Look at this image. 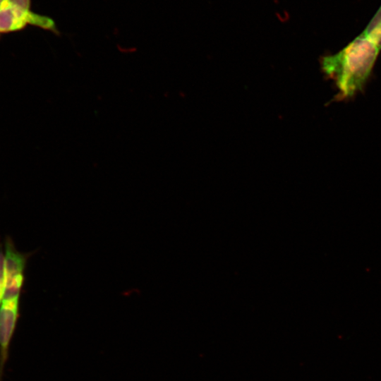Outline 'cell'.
I'll return each mask as SVG.
<instances>
[{
  "label": "cell",
  "mask_w": 381,
  "mask_h": 381,
  "mask_svg": "<svg viewBox=\"0 0 381 381\" xmlns=\"http://www.w3.org/2000/svg\"><path fill=\"white\" fill-rule=\"evenodd\" d=\"M4 247L5 287L23 286L30 254L19 252L10 237L6 238Z\"/></svg>",
  "instance_id": "cell-4"
},
{
  "label": "cell",
  "mask_w": 381,
  "mask_h": 381,
  "mask_svg": "<svg viewBox=\"0 0 381 381\" xmlns=\"http://www.w3.org/2000/svg\"><path fill=\"white\" fill-rule=\"evenodd\" d=\"M381 49V7L362 32Z\"/></svg>",
  "instance_id": "cell-5"
},
{
  "label": "cell",
  "mask_w": 381,
  "mask_h": 381,
  "mask_svg": "<svg viewBox=\"0 0 381 381\" xmlns=\"http://www.w3.org/2000/svg\"><path fill=\"white\" fill-rule=\"evenodd\" d=\"M19 298L4 300L0 306V381L3 379L10 344L19 318Z\"/></svg>",
  "instance_id": "cell-3"
},
{
  "label": "cell",
  "mask_w": 381,
  "mask_h": 381,
  "mask_svg": "<svg viewBox=\"0 0 381 381\" xmlns=\"http://www.w3.org/2000/svg\"><path fill=\"white\" fill-rule=\"evenodd\" d=\"M30 25L58 34L55 22L51 18L36 13L30 8L4 0L0 6V35L17 32Z\"/></svg>",
  "instance_id": "cell-2"
},
{
  "label": "cell",
  "mask_w": 381,
  "mask_h": 381,
  "mask_svg": "<svg viewBox=\"0 0 381 381\" xmlns=\"http://www.w3.org/2000/svg\"><path fill=\"white\" fill-rule=\"evenodd\" d=\"M381 49L362 33L338 53L321 59L323 72L332 78L342 98L362 89Z\"/></svg>",
  "instance_id": "cell-1"
},
{
  "label": "cell",
  "mask_w": 381,
  "mask_h": 381,
  "mask_svg": "<svg viewBox=\"0 0 381 381\" xmlns=\"http://www.w3.org/2000/svg\"><path fill=\"white\" fill-rule=\"evenodd\" d=\"M5 290L4 252L0 245V306L4 299Z\"/></svg>",
  "instance_id": "cell-6"
},
{
  "label": "cell",
  "mask_w": 381,
  "mask_h": 381,
  "mask_svg": "<svg viewBox=\"0 0 381 381\" xmlns=\"http://www.w3.org/2000/svg\"><path fill=\"white\" fill-rule=\"evenodd\" d=\"M4 0H0V6L2 4V3L4 2Z\"/></svg>",
  "instance_id": "cell-7"
}]
</instances>
